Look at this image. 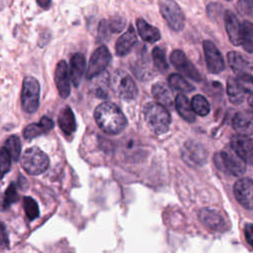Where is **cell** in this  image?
<instances>
[{
	"label": "cell",
	"mask_w": 253,
	"mask_h": 253,
	"mask_svg": "<svg viewBox=\"0 0 253 253\" xmlns=\"http://www.w3.org/2000/svg\"><path fill=\"white\" fill-rule=\"evenodd\" d=\"M99 127L108 134H118L126 126V118L122 110L111 102L100 104L94 112Z\"/></svg>",
	"instance_id": "1"
},
{
	"label": "cell",
	"mask_w": 253,
	"mask_h": 253,
	"mask_svg": "<svg viewBox=\"0 0 253 253\" xmlns=\"http://www.w3.org/2000/svg\"><path fill=\"white\" fill-rule=\"evenodd\" d=\"M213 162L221 172L235 177L243 175L246 170V162L234 151L231 145L217 151L213 156Z\"/></svg>",
	"instance_id": "2"
},
{
	"label": "cell",
	"mask_w": 253,
	"mask_h": 253,
	"mask_svg": "<svg viewBox=\"0 0 253 253\" xmlns=\"http://www.w3.org/2000/svg\"><path fill=\"white\" fill-rule=\"evenodd\" d=\"M143 113L149 129L155 134H163L169 129L171 117L162 105L153 102L148 103L145 105Z\"/></svg>",
	"instance_id": "3"
},
{
	"label": "cell",
	"mask_w": 253,
	"mask_h": 253,
	"mask_svg": "<svg viewBox=\"0 0 253 253\" xmlns=\"http://www.w3.org/2000/svg\"><path fill=\"white\" fill-rule=\"evenodd\" d=\"M21 164L28 174L35 176L42 174L47 169L49 159L42 150L37 146H33L25 151L22 156Z\"/></svg>",
	"instance_id": "4"
},
{
	"label": "cell",
	"mask_w": 253,
	"mask_h": 253,
	"mask_svg": "<svg viewBox=\"0 0 253 253\" xmlns=\"http://www.w3.org/2000/svg\"><path fill=\"white\" fill-rule=\"evenodd\" d=\"M40 83L36 78L32 76L25 77L21 93V103L22 108L26 113L33 114L38 110L40 103Z\"/></svg>",
	"instance_id": "5"
},
{
	"label": "cell",
	"mask_w": 253,
	"mask_h": 253,
	"mask_svg": "<svg viewBox=\"0 0 253 253\" xmlns=\"http://www.w3.org/2000/svg\"><path fill=\"white\" fill-rule=\"evenodd\" d=\"M111 86L117 96L124 100H132L137 95V87L133 79L124 70H118L114 74Z\"/></svg>",
	"instance_id": "6"
},
{
	"label": "cell",
	"mask_w": 253,
	"mask_h": 253,
	"mask_svg": "<svg viewBox=\"0 0 253 253\" xmlns=\"http://www.w3.org/2000/svg\"><path fill=\"white\" fill-rule=\"evenodd\" d=\"M158 5L168 26L173 31H181L185 26V17L179 5L174 0H159Z\"/></svg>",
	"instance_id": "7"
},
{
	"label": "cell",
	"mask_w": 253,
	"mask_h": 253,
	"mask_svg": "<svg viewBox=\"0 0 253 253\" xmlns=\"http://www.w3.org/2000/svg\"><path fill=\"white\" fill-rule=\"evenodd\" d=\"M181 157L183 161L191 167L203 166L208 158L206 148L200 142L189 139L181 148Z\"/></svg>",
	"instance_id": "8"
},
{
	"label": "cell",
	"mask_w": 253,
	"mask_h": 253,
	"mask_svg": "<svg viewBox=\"0 0 253 253\" xmlns=\"http://www.w3.org/2000/svg\"><path fill=\"white\" fill-rule=\"evenodd\" d=\"M111 59H112L111 52L106 46L101 45L97 47L90 57L86 77L88 79H91L103 73L104 70L108 67Z\"/></svg>",
	"instance_id": "9"
},
{
	"label": "cell",
	"mask_w": 253,
	"mask_h": 253,
	"mask_svg": "<svg viewBox=\"0 0 253 253\" xmlns=\"http://www.w3.org/2000/svg\"><path fill=\"white\" fill-rule=\"evenodd\" d=\"M233 193L237 202L247 210H253V180L241 178L233 186Z\"/></svg>",
	"instance_id": "10"
},
{
	"label": "cell",
	"mask_w": 253,
	"mask_h": 253,
	"mask_svg": "<svg viewBox=\"0 0 253 253\" xmlns=\"http://www.w3.org/2000/svg\"><path fill=\"white\" fill-rule=\"evenodd\" d=\"M200 221L211 231H223L226 228V222L220 211L215 209L204 208L198 212Z\"/></svg>",
	"instance_id": "11"
},
{
	"label": "cell",
	"mask_w": 253,
	"mask_h": 253,
	"mask_svg": "<svg viewBox=\"0 0 253 253\" xmlns=\"http://www.w3.org/2000/svg\"><path fill=\"white\" fill-rule=\"evenodd\" d=\"M170 61L171 63L184 73L187 77L195 80V81H201V75L198 71V69L195 67V65L187 58L185 53L179 49L173 50L170 55Z\"/></svg>",
	"instance_id": "12"
},
{
	"label": "cell",
	"mask_w": 253,
	"mask_h": 253,
	"mask_svg": "<svg viewBox=\"0 0 253 253\" xmlns=\"http://www.w3.org/2000/svg\"><path fill=\"white\" fill-rule=\"evenodd\" d=\"M203 46H204L208 70L213 74H217L221 72L225 66H224V61L220 51L217 49L214 43L210 41H205L203 43Z\"/></svg>",
	"instance_id": "13"
},
{
	"label": "cell",
	"mask_w": 253,
	"mask_h": 253,
	"mask_svg": "<svg viewBox=\"0 0 253 253\" xmlns=\"http://www.w3.org/2000/svg\"><path fill=\"white\" fill-rule=\"evenodd\" d=\"M230 145L246 163L253 164V138L243 134L233 135Z\"/></svg>",
	"instance_id": "14"
},
{
	"label": "cell",
	"mask_w": 253,
	"mask_h": 253,
	"mask_svg": "<svg viewBox=\"0 0 253 253\" xmlns=\"http://www.w3.org/2000/svg\"><path fill=\"white\" fill-rule=\"evenodd\" d=\"M70 73L65 60H60L55 67L54 82L61 98H67L70 94Z\"/></svg>",
	"instance_id": "15"
},
{
	"label": "cell",
	"mask_w": 253,
	"mask_h": 253,
	"mask_svg": "<svg viewBox=\"0 0 253 253\" xmlns=\"http://www.w3.org/2000/svg\"><path fill=\"white\" fill-rule=\"evenodd\" d=\"M224 24L230 42L234 45L242 44V24H240L239 20L233 12H225Z\"/></svg>",
	"instance_id": "16"
},
{
	"label": "cell",
	"mask_w": 253,
	"mask_h": 253,
	"mask_svg": "<svg viewBox=\"0 0 253 253\" xmlns=\"http://www.w3.org/2000/svg\"><path fill=\"white\" fill-rule=\"evenodd\" d=\"M232 126L238 134L249 135L253 133V112L241 111L238 112L233 120Z\"/></svg>",
	"instance_id": "17"
},
{
	"label": "cell",
	"mask_w": 253,
	"mask_h": 253,
	"mask_svg": "<svg viewBox=\"0 0 253 253\" xmlns=\"http://www.w3.org/2000/svg\"><path fill=\"white\" fill-rule=\"evenodd\" d=\"M136 43V34L132 26H129L128 29L118 39L116 42V52L120 56L126 55L133 45Z\"/></svg>",
	"instance_id": "18"
},
{
	"label": "cell",
	"mask_w": 253,
	"mask_h": 253,
	"mask_svg": "<svg viewBox=\"0 0 253 253\" xmlns=\"http://www.w3.org/2000/svg\"><path fill=\"white\" fill-rule=\"evenodd\" d=\"M86 67L85 56L82 53H75L70 59V78L75 87H78Z\"/></svg>",
	"instance_id": "19"
},
{
	"label": "cell",
	"mask_w": 253,
	"mask_h": 253,
	"mask_svg": "<svg viewBox=\"0 0 253 253\" xmlns=\"http://www.w3.org/2000/svg\"><path fill=\"white\" fill-rule=\"evenodd\" d=\"M132 70L134 75L142 81L148 80L154 75L153 68L147 56V52H144L143 54H140L139 57H137L135 62L132 64Z\"/></svg>",
	"instance_id": "20"
},
{
	"label": "cell",
	"mask_w": 253,
	"mask_h": 253,
	"mask_svg": "<svg viewBox=\"0 0 253 253\" xmlns=\"http://www.w3.org/2000/svg\"><path fill=\"white\" fill-rule=\"evenodd\" d=\"M53 127V122L51 119L47 117H42L41 121L38 124H30L28 125L24 130H23V135L26 138H34L36 136H39L42 133L47 132Z\"/></svg>",
	"instance_id": "21"
},
{
	"label": "cell",
	"mask_w": 253,
	"mask_h": 253,
	"mask_svg": "<svg viewBox=\"0 0 253 253\" xmlns=\"http://www.w3.org/2000/svg\"><path fill=\"white\" fill-rule=\"evenodd\" d=\"M227 59L230 67L237 74L246 73L250 71L253 67L252 61L247 57L243 56L241 53L236 51H230L227 53Z\"/></svg>",
	"instance_id": "22"
},
{
	"label": "cell",
	"mask_w": 253,
	"mask_h": 253,
	"mask_svg": "<svg viewBox=\"0 0 253 253\" xmlns=\"http://www.w3.org/2000/svg\"><path fill=\"white\" fill-rule=\"evenodd\" d=\"M152 95L158 104L162 105L166 109H172L174 106V99L172 97L169 88L161 82H158L152 86Z\"/></svg>",
	"instance_id": "23"
},
{
	"label": "cell",
	"mask_w": 253,
	"mask_h": 253,
	"mask_svg": "<svg viewBox=\"0 0 253 253\" xmlns=\"http://www.w3.org/2000/svg\"><path fill=\"white\" fill-rule=\"evenodd\" d=\"M175 108L178 114L188 123H194L196 120L195 112L188 98L183 94H178L175 98Z\"/></svg>",
	"instance_id": "24"
},
{
	"label": "cell",
	"mask_w": 253,
	"mask_h": 253,
	"mask_svg": "<svg viewBox=\"0 0 253 253\" xmlns=\"http://www.w3.org/2000/svg\"><path fill=\"white\" fill-rule=\"evenodd\" d=\"M136 27H137V31H138L140 38L144 42L152 43V42H157L161 38L159 30L157 28L149 25L143 19L136 20Z\"/></svg>",
	"instance_id": "25"
},
{
	"label": "cell",
	"mask_w": 253,
	"mask_h": 253,
	"mask_svg": "<svg viewBox=\"0 0 253 253\" xmlns=\"http://www.w3.org/2000/svg\"><path fill=\"white\" fill-rule=\"evenodd\" d=\"M58 125L61 130L66 134H71L76 128L75 117L69 107H65L60 111L58 116Z\"/></svg>",
	"instance_id": "26"
},
{
	"label": "cell",
	"mask_w": 253,
	"mask_h": 253,
	"mask_svg": "<svg viewBox=\"0 0 253 253\" xmlns=\"http://www.w3.org/2000/svg\"><path fill=\"white\" fill-rule=\"evenodd\" d=\"M227 95L229 98V101L235 105L240 104L244 100V94L245 92L242 90V88L237 83L236 79L229 78L227 80Z\"/></svg>",
	"instance_id": "27"
},
{
	"label": "cell",
	"mask_w": 253,
	"mask_h": 253,
	"mask_svg": "<svg viewBox=\"0 0 253 253\" xmlns=\"http://www.w3.org/2000/svg\"><path fill=\"white\" fill-rule=\"evenodd\" d=\"M168 83L172 89L182 93H188L195 90V87L179 74H171L168 77Z\"/></svg>",
	"instance_id": "28"
},
{
	"label": "cell",
	"mask_w": 253,
	"mask_h": 253,
	"mask_svg": "<svg viewBox=\"0 0 253 253\" xmlns=\"http://www.w3.org/2000/svg\"><path fill=\"white\" fill-rule=\"evenodd\" d=\"M242 45L247 52H253V23L250 21L242 24Z\"/></svg>",
	"instance_id": "29"
},
{
	"label": "cell",
	"mask_w": 253,
	"mask_h": 253,
	"mask_svg": "<svg viewBox=\"0 0 253 253\" xmlns=\"http://www.w3.org/2000/svg\"><path fill=\"white\" fill-rule=\"evenodd\" d=\"M191 105L195 114H198L202 117L207 116L211 111V107L208 100L202 95H195L192 98Z\"/></svg>",
	"instance_id": "30"
},
{
	"label": "cell",
	"mask_w": 253,
	"mask_h": 253,
	"mask_svg": "<svg viewBox=\"0 0 253 253\" xmlns=\"http://www.w3.org/2000/svg\"><path fill=\"white\" fill-rule=\"evenodd\" d=\"M152 60L154 63V66L158 69V71L164 73L168 69V63L165 55V51L159 47L156 46L152 50Z\"/></svg>",
	"instance_id": "31"
},
{
	"label": "cell",
	"mask_w": 253,
	"mask_h": 253,
	"mask_svg": "<svg viewBox=\"0 0 253 253\" xmlns=\"http://www.w3.org/2000/svg\"><path fill=\"white\" fill-rule=\"evenodd\" d=\"M4 147L9 152L13 160L17 161L19 159L20 153H21V142L17 135L9 136L5 142Z\"/></svg>",
	"instance_id": "32"
},
{
	"label": "cell",
	"mask_w": 253,
	"mask_h": 253,
	"mask_svg": "<svg viewBox=\"0 0 253 253\" xmlns=\"http://www.w3.org/2000/svg\"><path fill=\"white\" fill-rule=\"evenodd\" d=\"M23 207L25 210V212L27 214V216L29 217V219L33 220L35 218H37L40 214L39 211V207L37 202L31 198V197H24L23 199Z\"/></svg>",
	"instance_id": "33"
},
{
	"label": "cell",
	"mask_w": 253,
	"mask_h": 253,
	"mask_svg": "<svg viewBox=\"0 0 253 253\" xmlns=\"http://www.w3.org/2000/svg\"><path fill=\"white\" fill-rule=\"evenodd\" d=\"M11 159L9 152L5 147L0 148V180L4 177V175L10 170L11 167Z\"/></svg>",
	"instance_id": "34"
},
{
	"label": "cell",
	"mask_w": 253,
	"mask_h": 253,
	"mask_svg": "<svg viewBox=\"0 0 253 253\" xmlns=\"http://www.w3.org/2000/svg\"><path fill=\"white\" fill-rule=\"evenodd\" d=\"M236 81L244 92L253 94V76L252 75H249L246 73L238 74Z\"/></svg>",
	"instance_id": "35"
},
{
	"label": "cell",
	"mask_w": 253,
	"mask_h": 253,
	"mask_svg": "<svg viewBox=\"0 0 253 253\" xmlns=\"http://www.w3.org/2000/svg\"><path fill=\"white\" fill-rule=\"evenodd\" d=\"M237 6L242 15L253 19V0H238Z\"/></svg>",
	"instance_id": "36"
},
{
	"label": "cell",
	"mask_w": 253,
	"mask_h": 253,
	"mask_svg": "<svg viewBox=\"0 0 253 253\" xmlns=\"http://www.w3.org/2000/svg\"><path fill=\"white\" fill-rule=\"evenodd\" d=\"M126 25V20L123 17L115 16L112 17L109 22V29L112 33H120L123 31Z\"/></svg>",
	"instance_id": "37"
},
{
	"label": "cell",
	"mask_w": 253,
	"mask_h": 253,
	"mask_svg": "<svg viewBox=\"0 0 253 253\" xmlns=\"http://www.w3.org/2000/svg\"><path fill=\"white\" fill-rule=\"evenodd\" d=\"M4 199H5V203L8 206V208L11 204L15 203L18 200L17 189H16L14 184H10L9 187L6 189L5 194H4Z\"/></svg>",
	"instance_id": "38"
},
{
	"label": "cell",
	"mask_w": 253,
	"mask_h": 253,
	"mask_svg": "<svg viewBox=\"0 0 253 253\" xmlns=\"http://www.w3.org/2000/svg\"><path fill=\"white\" fill-rule=\"evenodd\" d=\"M109 24L107 23L106 20H102L99 24L98 27V36H99V40L100 41H105V39H107L109 37L108 35V31H109Z\"/></svg>",
	"instance_id": "39"
},
{
	"label": "cell",
	"mask_w": 253,
	"mask_h": 253,
	"mask_svg": "<svg viewBox=\"0 0 253 253\" xmlns=\"http://www.w3.org/2000/svg\"><path fill=\"white\" fill-rule=\"evenodd\" d=\"M244 235L247 243L253 248V223H246L244 227Z\"/></svg>",
	"instance_id": "40"
},
{
	"label": "cell",
	"mask_w": 253,
	"mask_h": 253,
	"mask_svg": "<svg viewBox=\"0 0 253 253\" xmlns=\"http://www.w3.org/2000/svg\"><path fill=\"white\" fill-rule=\"evenodd\" d=\"M8 235L6 233L5 227L3 224L0 223V249H5L8 247Z\"/></svg>",
	"instance_id": "41"
},
{
	"label": "cell",
	"mask_w": 253,
	"mask_h": 253,
	"mask_svg": "<svg viewBox=\"0 0 253 253\" xmlns=\"http://www.w3.org/2000/svg\"><path fill=\"white\" fill-rule=\"evenodd\" d=\"M37 3H38L39 6H41L42 8L47 9V8H49V6H50L51 0H37Z\"/></svg>",
	"instance_id": "42"
},
{
	"label": "cell",
	"mask_w": 253,
	"mask_h": 253,
	"mask_svg": "<svg viewBox=\"0 0 253 253\" xmlns=\"http://www.w3.org/2000/svg\"><path fill=\"white\" fill-rule=\"evenodd\" d=\"M6 209H8V206H7L6 203H5L4 195H2L1 192H0V210H1V211H4V210H6Z\"/></svg>",
	"instance_id": "43"
},
{
	"label": "cell",
	"mask_w": 253,
	"mask_h": 253,
	"mask_svg": "<svg viewBox=\"0 0 253 253\" xmlns=\"http://www.w3.org/2000/svg\"><path fill=\"white\" fill-rule=\"evenodd\" d=\"M248 103H249L250 107H251L252 110H253V94H251V96L248 98Z\"/></svg>",
	"instance_id": "44"
}]
</instances>
